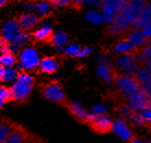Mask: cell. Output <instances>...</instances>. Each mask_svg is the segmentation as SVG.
Wrapping results in <instances>:
<instances>
[{"mask_svg":"<svg viewBox=\"0 0 151 143\" xmlns=\"http://www.w3.org/2000/svg\"><path fill=\"white\" fill-rule=\"evenodd\" d=\"M147 4L148 0H129L128 4L118 12L115 20L109 24V33L113 36H117L126 31L128 32L138 21Z\"/></svg>","mask_w":151,"mask_h":143,"instance_id":"cell-1","label":"cell"},{"mask_svg":"<svg viewBox=\"0 0 151 143\" xmlns=\"http://www.w3.org/2000/svg\"><path fill=\"white\" fill-rule=\"evenodd\" d=\"M34 87V77L31 74V72L20 71L18 79L15 82L10 85L12 91L13 101L22 102L30 96L31 92Z\"/></svg>","mask_w":151,"mask_h":143,"instance_id":"cell-2","label":"cell"},{"mask_svg":"<svg viewBox=\"0 0 151 143\" xmlns=\"http://www.w3.org/2000/svg\"><path fill=\"white\" fill-rule=\"evenodd\" d=\"M18 56V68L21 71L31 72L40 67L42 60L41 54L33 46H27L19 51Z\"/></svg>","mask_w":151,"mask_h":143,"instance_id":"cell-3","label":"cell"},{"mask_svg":"<svg viewBox=\"0 0 151 143\" xmlns=\"http://www.w3.org/2000/svg\"><path fill=\"white\" fill-rule=\"evenodd\" d=\"M114 67L123 74L135 77L138 69L140 68V64L137 60L136 55L125 54V55H119L116 57V59L114 60Z\"/></svg>","mask_w":151,"mask_h":143,"instance_id":"cell-4","label":"cell"},{"mask_svg":"<svg viewBox=\"0 0 151 143\" xmlns=\"http://www.w3.org/2000/svg\"><path fill=\"white\" fill-rule=\"evenodd\" d=\"M114 83L118 89V91L126 97L130 96L132 94L136 93L137 91L141 89V84L138 82V80L135 77L123 74V73H119L115 77Z\"/></svg>","mask_w":151,"mask_h":143,"instance_id":"cell-5","label":"cell"},{"mask_svg":"<svg viewBox=\"0 0 151 143\" xmlns=\"http://www.w3.org/2000/svg\"><path fill=\"white\" fill-rule=\"evenodd\" d=\"M129 2V0H102V7L100 10L102 12L105 24H111L118 12Z\"/></svg>","mask_w":151,"mask_h":143,"instance_id":"cell-6","label":"cell"},{"mask_svg":"<svg viewBox=\"0 0 151 143\" xmlns=\"http://www.w3.org/2000/svg\"><path fill=\"white\" fill-rule=\"evenodd\" d=\"M22 31L23 30L18 19L7 20L2 23V26H1V41L11 44Z\"/></svg>","mask_w":151,"mask_h":143,"instance_id":"cell-7","label":"cell"},{"mask_svg":"<svg viewBox=\"0 0 151 143\" xmlns=\"http://www.w3.org/2000/svg\"><path fill=\"white\" fill-rule=\"evenodd\" d=\"M150 99L151 98L148 96V94L141 87V89L137 91L136 93L127 97V104L132 107L134 112H144L145 109L149 108Z\"/></svg>","mask_w":151,"mask_h":143,"instance_id":"cell-8","label":"cell"},{"mask_svg":"<svg viewBox=\"0 0 151 143\" xmlns=\"http://www.w3.org/2000/svg\"><path fill=\"white\" fill-rule=\"evenodd\" d=\"M43 96L53 103H61L65 99V91L59 83L50 82L43 89Z\"/></svg>","mask_w":151,"mask_h":143,"instance_id":"cell-9","label":"cell"},{"mask_svg":"<svg viewBox=\"0 0 151 143\" xmlns=\"http://www.w3.org/2000/svg\"><path fill=\"white\" fill-rule=\"evenodd\" d=\"M112 131L117 138H119L123 141L132 140V130L124 118H117L116 120L113 121Z\"/></svg>","mask_w":151,"mask_h":143,"instance_id":"cell-10","label":"cell"},{"mask_svg":"<svg viewBox=\"0 0 151 143\" xmlns=\"http://www.w3.org/2000/svg\"><path fill=\"white\" fill-rule=\"evenodd\" d=\"M89 122L93 128L99 132H107L112 130V126H113V121L111 120L106 115H94V114H90L89 117Z\"/></svg>","mask_w":151,"mask_h":143,"instance_id":"cell-11","label":"cell"},{"mask_svg":"<svg viewBox=\"0 0 151 143\" xmlns=\"http://www.w3.org/2000/svg\"><path fill=\"white\" fill-rule=\"evenodd\" d=\"M53 25L48 21H42L37 25V27L33 31V38L38 41H50V38L54 34Z\"/></svg>","mask_w":151,"mask_h":143,"instance_id":"cell-12","label":"cell"},{"mask_svg":"<svg viewBox=\"0 0 151 143\" xmlns=\"http://www.w3.org/2000/svg\"><path fill=\"white\" fill-rule=\"evenodd\" d=\"M18 20H19L22 30L27 31V32L34 31L37 27L38 24H40V18L35 13H33V12H22Z\"/></svg>","mask_w":151,"mask_h":143,"instance_id":"cell-13","label":"cell"},{"mask_svg":"<svg viewBox=\"0 0 151 143\" xmlns=\"http://www.w3.org/2000/svg\"><path fill=\"white\" fill-rule=\"evenodd\" d=\"M50 45L55 50L63 53L65 47L70 44V37L69 35L63 30H57L54 32L53 36L50 38Z\"/></svg>","mask_w":151,"mask_h":143,"instance_id":"cell-14","label":"cell"},{"mask_svg":"<svg viewBox=\"0 0 151 143\" xmlns=\"http://www.w3.org/2000/svg\"><path fill=\"white\" fill-rule=\"evenodd\" d=\"M126 38L132 43V45L135 48L144 47L145 45H147L148 41H149L142 30H129Z\"/></svg>","mask_w":151,"mask_h":143,"instance_id":"cell-15","label":"cell"},{"mask_svg":"<svg viewBox=\"0 0 151 143\" xmlns=\"http://www.w3.org/2000/svg\"><path fill=\"white\" fill-rule=\"evenodd\" d=\"M58 68H59V61L55 57L46 56L42 58L38 70L45 74H53L58 70Z\"/></svg>","mask_w":151,"mask_h":143,"instance_id":"cell-16","label":"cell"},{"mask_svg":"<svg viewBox=\"0 0 151 143\" xmlns=\"http://www.w3.org/2000/svg\"><path fill=\"white\" fill-rule=\"evenodd\" d=\"M95 73L99 79L106 84H111L115 81V75H114L112 64H98Z\"/></svg>","mask_w":151,"mask_h":143,"instance_id":"cell-17","label":"cell"},{"mask_svg":"<svg viewBox=\"0 0 151 143\" xmlns=\"http://www.w3.org/2000/svg\"><path fill=\"white\" fill-rule=\"evenodd\" d=\"M84 21L88 22L89 24L95 25V26H100L105 24L103 14L100 9H87L84 14H83Z\"/></svg>","mask_w":151,"mask_h":143,"instance_id":"cell-18","label":"cell"},{"mask_svg":"<svg viewBox=\"0 0 151 143\" xmlns=\"http://www.w3.org/2000/svg\"><path fill=\"white\" fill-rule=\"evenodd\" d=\"M149 24H151V2L146 4L138 21L132 25L130 30H145Z\"/></svg>","mask_w":151,"mask_h":143,"instance_id":"cell-19","label":"cell"},{"mask_svg":"<svg viewBox=\"0 0 151 143\" xmlns=\"http://www.w3.org/2000/svg\"><path fill=\"white\" fill-rule=\"evenodd\" d=\"M53 8L54 7L48 0H34V7L32 12L37 15L40 19H42V18L48 16Z\"/></svg>","mask_w":151,"mask_h":143,"instance_id":"cell-20","label":"cell"},{"mask_svg":"<svg viewBox=\"0 0 151 143\" xmlns=\"http://www.w3.org/2000/svg\"><path fill=\"white\" fill-rule=\"evenodd\" d=\"M20 73V70L18 67H13V68H4L0 67V80L4 83V84H13L15 80L18 79V75Z\"/></svg>","mask_w":151,"mask_h":143,"instance_id":"cell-21","label":"cell"},{"mask_svg":"<svg viewBox=\"0 0 151 143\" xmlns=\"http://www.w3.org/2000/svg\"><path fill=\"white\" fill-rule=\"evenodd\" d=\"M68 108L69 110L71 112V114L76 118H78L79 120H84L88 121L89 120V117H90V114L87 109L84 108L79 102H76V101H71V102L68 104Z\"/></svg>","mask_w":151,"mask_h":143,"instance_id":"cell-22","label":"cell"},{"mask_svg":"<svg viewBox=\"0 0 151 143\" xmlns=\"http://www.w3.org/2000/svg\"><path fill=\"white\" fill-rule=\"evenodd\" d=\"M135 49L136 48L132 45V43L127 38H124L115 43V45L113 46V53L116 56H119V55H125V54H132Z\"/></svg>","mask_w":151,"mask_h":143,"instance_id":"cell-23","label":"cell"},{"mask_svg":"<svg viewBox=\"0 0 151 143\" xmlns=\"http://www.w3.org/2000/svg\"><path fill=\"white\" fill-rule=\"evenodd\" d=\"M18 66V56L12 53H6L0 55V67L13 68Z\"/></svg>","mask_w":151,"mask_h":143,"instance_id":"cell-24","label":"cell"},{"mask_svg":"<svg viewBox=\"0 0 151 143\" xmlns=\"http://www.w3.org/2000/svg\"><path fill=\"white\" fill-rule=\"evenodd\" d=\"M81 50H82V46H80L77 43H70L69 45L65 47L61 54L69 58H80Z\"/></svg>","mask_w":151,"mask_h":143,"instance_id":"cell-25","label":"cell"},{"mask_svg":"<svg viewBox=\"0 0 151 143\" xmlns=\"http://www.w3.org/2000/svg\"><path fill=\"white\" fill-rule=\"evenodd\" d=\"M136 57L137 60L139 61V64H148L149 61H151V46L147 44L144 47H141Z\"/></svg>","mask_w":151,"mask_h":143,"instance_id":"cell-26","label":"cell"},{"mask_svg":"<svg viewBox=\"0 0 151 143\" xmlns=\"http://www.w3.org/2000/svg\"><path fill=\"white\" fill-rule=\"evenodd\" d=\"M11 99H13L11 87L8 85H1L0 87V107H4Z\"/></svg>","mask_w":151,"mask_h":143,"instance_id":"cell-27","label":"cell"},{"mask_svg":"<svg viewBox=\"0 0 151 143\" xmlns=\"http://www.w3.org/2000/svg\"><path fill=\"white\" fill-rule=\"evenodd\" d=\"M135 78L138 80V82L142 85L146 82H148L151 79V71L146 67V66H140V68L138 69Z\"/></svg>","mask_w":151,"mask_h":143,"instance_id":"cell-28","label":"cell"},{"mask_svg":"<svg viewBox=\"0 0 151 143\" xmlns=\"http://www.w3.org/2000/svg\"><path fill=\"white\" fill-rule=\"evenodd\" d=\"M25 140H27V137L22 131L13 130V132L9 136V138L2 143H25Z\"/></svg>","mask_w":151,"mask_h":143,"instance_id":"cell-29","label":"cell"},{"mask_svg":"<svg viewBox=\"0 0 151 143\" xmlns=\"http://www.w3.org/2000/svg\"><path fill=\"white\" fill-rule=\"evenodd\" d=\"M14 129L12 128V126L7 121H4L0 126V141L1 143L4 142L9 138V136L13 132Z\"/></svg>","mask_w":151,"mask_h":143,"instance_id":"cell-30","label":"cell"},{"mask_svg":"<svg viewBox=\"0 0 151 143\" xmlns=\"http://www.w3.org/2000/svg\"><path fill=\"white\" fill-rule=\"evenodd\" d=\"M129 119L132 120V122L134 124H136L137 127H142L146 124V120H145V117L142 115L141 112H135L132 116L129 117Z\"/></svg>","mask_w":151,"mask_h":143,"instance_id":"cell-31","label":"cell"},{"mask_svg":"<svg viewBox=\"0 0 151 143\" xmlns=\"http://www.w3.org/2000/svg\"><path fill=\"white\" fill-rule=\"evenodd\" d=\"M107 112H109V108L103 103H98L92 106V108H91V113L94 115H106Z\"/></svg>","mask_w":151,"mask_h":143,"instance_id":"cell-32","label":"cell"},{"mask_svg":"<svg viewBox=\"0 0 151 143\" xmlns=\"http://www.w3.org/2000/svg\"><path fill=\"white\" fill-rule=\"evenodd\" d=\"M54 8H64L72 4V0H48Z\"/></svg>","mask_w":151,"mask_h":143,"instance_id":"cell-33","label":"cell"},{"mask_svg":"<svg viewBox=\"0 0 151 143\" xmlns=\"http://www.w3.org/2000/svg\"><path fill=\"white\" fill-rule=\"evenodd\" d=\"M98 64H111V58L106 53H100L96 56Z\"/></svg>","mask_w":151,"mask_h":143,"instance_id":"cell-34","label":"cell"},{"mask_svg":"<svg viewBox=\"0 0 151 143\" xmlns=\"http://www.w3.org/2000/svg\"><path fill=\"white\" fill-rule=\"evenodd\" d=\"M119 113L123 115V116H127V117H130L132 114L135 113L134 110L132 109V107L128 105V104H125V105H122L121 108H119Z\"/></svg>","mask_w":151,"mask_h":143,"instance_id":"cell-35","label":"cell"},{"mask_svg":"<svg viewBox=\"0 0 151 143\" xmlns=\"http://www.w3.org/2000/svg\"><path fill=\"white\" fill-rule=\"evenodd\" d=\"M94 49L90 47V46H83L82 50H81V54H80V58H86V57H89L91 54L93 53Z\"/></svg>","mask_w":151,"mask_h":143,"instance_id":"cell-36","label":"cell"},{"mask_svg":"<svg viewBox=\"0 0 151 143\" xmlns=\"http://www.w3.org/2000/svg\"><path fill=\"white\" fill-rule=\"evenodd\" d=\"M141 87H142V89L145 90V92L148 94V96L151 98V79L149 80L148 82L145 83V84H142Z\"/></svg>","mask_w":151,"mask_h":143,"instance_id":"cell-37","label":"cell"},{"mask_svg":"<svg viewBox=\"0 0 151 143\" xmlns=\"http://www.w3.org/2000/svg\"><path fill=\"white\" fill-rule=\"evenodd\" d=\"M88 0H72V4H75L77 7H84Z\"/></svg>","mask_w":151,"mask_h":143,"instance_id":"cell-38","label":"cell"},{"mask_svg":"<svg viewBox=\"0 0 151 143\" xmlns=\"http://www.w3.org/2000/svg\"><path fill=\"white\" fill-rule=\"evenodd\" d=\"M9 1H10V0H0V7H4V6H7Z\"/></svg>","mask_w":151,"mask_h":143,"instance_id":"cell-39","label":"cell"},{"mask_svg":"<svg viewBox=\"0 0 151 143\" xmlns=\"http://www.w3.org/2000/svg\"><path fill=\"white\" fill-rule=\"evenodd\" d=\"M129 143H144L141 140H138V139H132L129 141Z\"/></svg>","mask_w":151,"mask_h":143,"instance_id":"cell-40","label":"cell"},{"mask_svg":"<svg viewBox=\"0 0 151 143\" xmlns=\"http://www.w3.org/2000/svg\"><path fill=\"white\" fill-rule=\"evenodd\" d=\"M145 66H146V67H147V68L151 71V61H149V62H148V64H146Z\"/></svg>","mask_w":151,"mask_h":143,"instance_id":"cell-41","label":"cell"},{"mask_svg":"<svg viewBox=\"0 0 151 143\" xmlns=\"http://www.w3.org/2000/svg\"><path fill=\"white\" fill-rule=\"evenodd\" d=\"M147 44H148V45H150V46H151V39H149V41H148Z\"/></svg>","mask_w":151,"mask_h":143,"instance_id":"cell-42","label":"cell"},{"mask_svg":"<svg viewBox=\"0 0 151 143\" xmlns=\"http://www.w3.org/2000/svg\"><path fill=\"white\" fill-rule=\"evenodd\" d=\"M149 108H151V99H150V103H149Z\"/></svg>","mask_w":151,"mask_h":143,"instance_id":"cell-43","label":"cell"}]
</instances>
